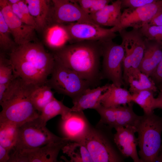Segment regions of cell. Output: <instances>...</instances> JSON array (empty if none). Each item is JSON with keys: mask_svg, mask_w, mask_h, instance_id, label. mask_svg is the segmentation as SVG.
<instances>
[{"mask_svg": "<svg viewBox=\"0 0 162 162\" xmlns=\"http://www.w3.org/2000/svg\"><path fill=\"white\" fill-rule=\"evenodd\" d=\"M112 128L104 124L103 130L91 127L80 142L87 148L94 162H123L125 158L121 153L114 142Z\"/></svg>", "mask_w": 162, "mask_h": 162, "instance_id": "obj_5", "label": "cell"}, {"mask_svg": "<svg viewBox=\"0 0 162 162\" xmlns=\"http://www.w3.org/2000/svg\"><path fill=\"white\" fill-rule=\"evenodd\" d=\"M11 31L0 12V47L3 52H10L17 45L10 37Z\"/></svg>", "mask_w": 162, "mask_h": 162, "instance_id": "obj_28", "label": "cell"}, {"mask_svg": "<svg viewBox=\"0 0 162 162\" xmlns=\"http://www.w3.org/2000/svg\"><path fill=\"white\" fill-rule=\"evenodd\" d=\"M127 85H129V91L131 94L145 90L154 92L158 88L149 76L142 72L138 68L132 67L129 69L127 74Z\"/></svg>", "mask_w": 162, "mask_h": 162, "instance_id": "obj_20", "label": "cell"}, {"mask_svg": "<svg viewBox=\"0 0 162 162\" xmlns=\"http://www.w3.org/2000/svg\"><path fill=\"white\" fill-rule=\"evenodd\" d=\"M20 127L10 122H0V145L11 151L17 141Z\"/></svg>", "mask_w": 162, "mask_h": 162, "instance_id": "obj_25", "label": "cell"}, {"mask_svg": "<svg viewBox=\"0 0 162 162\" xmlns=\"http://www.w3.org/2000/svg\"><path fill=\"white\" fill-rule=\"evenodd\" d=\"M153 92L145 90L132 94V102L138 104L143 110L144 113L148 114L153 112L155 100Z\"/></svg>", "mask_w": 162, "mask_h": 162, "instance_id": "obj_27", "label": "cell"}, {"mask_svg": "<svg viewBox=\"0 0 162 162\" xmlns=\"http://www.w3.org/2000/svg\"><path fill=\"white\" fill-rule=\"evenodd\" d=\"M0 12L17 45L35 41L36 29L21 21L13 12L11 4L8 0H0Z\"/></svg>", "mask_w": 162, "mask_h": 162, "instance_id": "obj_13", "label": "cell"}, {"mask_svg": "<svg viewBox=\"0 0 162 162\" xmlns=\"http://www.w3.org/2000/svg\"><path fill=\"white\" fill-rule=\"evenodd\" d=\"M147 23L150 25L162 26V10L155 15Z\"/></svg>", "mask_w": 162, "mask_h": 162, "instance_id": "obj_38", "label": "cell"}, {"mask_svg": "<svg viewBox=\"0 0 162 162\" xmlns=\"http://www.w3.org/2000/svg\"><path fill=\"white\" fill-rule=\"evenodd\" d=\"M145 38L155 41L162 45V26H152L146 23L139 29Z\"/></svg>", "mask_w": 162, "mask_h": 162, "instance_id": "obj_30", "label": "cell"}, {"mask_svg": "<svg viewBox=\"0 0 162 162\" xmlns=\"http://www.w3.org/2000/svg\"><path fill=\"white\" fill-rule=\"evenodd\" d=\"M161 0H120L122 8H136L155 3Z\"/></svg>", "mask_w": 162, "mask_h": 162, "instance_id": "obj_31", "label": "cell"}, {"mask_svg": "<svg viewBox=\"0 0 162 162\" xmlns=\"http://www.w3.org/2000/svg\"><path fill=\"white\" fill-rule=\"evenodd\" d=\"M29 12L34 18L38 30H42L50 20L52 8L47 0H25Z\"/></svg>", "mask_w": 162, "mask_h": 162, "instance_id": "obj_22", "label": "cell"}, {"mask_svg": "<svg viewBox=\"0 0 162 162\" xmlns=\"http://www.w3.org/2000/svg\"><path fill=\"white\" fill-rule=\"evenodd\" d=\"M159 108L162 110V92H160L158 97L156 98L153 109Z\"/></svg>", "mask_w": 162, "mask_h": 162, "instance_id": "obj_39", "label": "cell"}, {"mask_svg": "<svg viewBox=\"0 0 162 162\" xmlns=\"http://www.w3.org/2000/svg\"><path fill=\"white\" fill-rule=\"evenodd\" d=\"M113 0H94L90 9L89 14L98 11L102 9Z\"/></svg>", "mask_w": 162, "mask_h": 162, "instance_id": "obj_34", "label": "cell"}, {"mask_svg": "<svg viewBox=\"0 0 162 162\" xmlns=\"http://www.w3.org/2000/svg\"><path fill=\"white\" fill-rule=\"evenodd\" d=\"M120 0H116L100 10L90 14L91 19L96 25L101 26H116L119 24L122 15Z\"/></svg>", "mask_w": 162, "mask_h": 162, "instance_id": "obj_18", "label": "cell"}, {"mask_svg": "<svg viewBox=\"0 0 162 162\" xmlns=\"http://www.w3.org/2000/svg\"><path fill=\"white\" fill-rule=\"evenodd\" d=\"M150 77L154 82L157 86L162 84V57L159 63Z\"/></svg>", "mask_w": 162, "mask_h": 162, "instance_id": "obj_33", "label": "cell"}, {"mask_svg": "<svg viewBox=\"0 0 162 162\" xmlns=\"http://www.w3.org/2000/svg\"><path fill=\"white\" fill-rule=\"evenodd\" d=\"M9 56L14 74L28 83L37 86L46 84L55 63L53 54L36 41L17 45Z\"/></svg>", "mask_w": 162, "mask_h": 162, "instance_id": "obj_1", "label": "cell"}, {"mask_svg": "<svg viewBox=\"0 0 162 162\" xmlns=\"http://www.w3.org/2000/svg\"><path fill=\"white\" fill-rule=\"evenodd\" d=\"M17 0L18 2V1H20V0Z\"/></svg>", "mask_w": 162, "mask_h": 162, "instance_id": "obj_44", "label": "cell"}, {"mask_svg": "<svg viewBox=\"0 0 162 162\" xmlns=\"http://www.w3.org/2000/svg\"><path fill=\"white\" fill-rule=\"evenodd\" d=\"M72 0V1H75V2H76V0Z\"/></svg>", "mask_w": 162, "mask_h": 162, "instance_id": "obj_43", "label": "cell"}, {"mask_svg": "<svg viewBox=\"0 0 162 162\" xmlns=\"http://www.w3.org/2000/svg\"><path fill=\"white\" fill-rule=\"evenodd\" d=\"M110 84L85 90L81 94L72 100L73 105L71 108L74 111H83L88 109L96 110L101 105L104 93L108 88Z\"/></svg>", "mask_w": 162, "mask_h": 162, "instance_id": "obj_17", "label": "cell"}, {"mask_svg": "<svg viewBox=\"0 0 162 162\" xmlns=\"http://www.w3.org/2000/svg\"><path fill=\"white\" fill-rule=\"evenodd\" d=\"M52 89L46 84L36 86L32 91L31 99L35 108L40 113L45 106L55 97Z\"/></svg>", "mask_w": 162, "mask_h": 162, "instance_id": "obj_26", "label": "cell"}, {"mask_svg": "<svg viewBox=\"0 0 162 162\" xmlns=\"http://www.w3.org/2000/svg\"><path fill=\"white\" fill-rule=\"evenodd\" d=\"M124 51L122 44L112 40L102 42V78H106L119 87L124 84L122 66Z\"/></svg>", "mask_w": 162, "mask_h": 162, "instance_id": "obj_8", "label": "cell"}, {"mask_svg": "<svg viewBox=\"0 0 162 162\" xmlns=\"http://www.w3.org/2000/svg\"><path fill=\"white\" fill-rule=\"evenodd\" d=\"M71 111V108L65 106L63 100H58L55 98L48 103L40 113L39 117L45 124L51 118L60 115L61 119L66 117Z\"/></svg>", "mask_w": 162, "mask_h": 162, "instance_id": "obj_24", "label": "cell"}, {"mask_svg": "<svg viewBox=\"0 0 162 162\" xmlns=\"http://www.w3.org/2000/svg\"><path fill=\"white\" fill-rule=\"evenodd\" d=\"M135 128L142 162H156L161 146L162 117L153 112L140 116Z\"/></svg>", "mask_w": 162, "mask_h": 162, "instance_id": "obj_4", "label": "cell"}, {"mask_svg": "<svg viewBox=\"0 0 162 162\" xmlns=\"http://www.w3.org/2000/svg\"><path fill=\"white\" fill-rule=\"evenodd\" d=\"M11 152V150L0 145V162H9Z\"/></svg>", "mask_w": 162, "mask_h": 162, "instance_id": "obj_36", "label": "cell"}, {"mask_svg": "<svg viewBox=\"0 0 162 162\" xmlns=\"http://www.w3.org/2000/svg\"><path fill=\"white\" fill-rule=\"evenodd\" d=\"M61 25L70 44L89 40L103 42L113 40L117 36L112 27L106 28L90 23L74 22Z\"/></svg>", "mask_w": 162, "mask_h": 162, "instance_id": "obj_10", "label": "cell"}, {"mask_svg": "<svg viewBox=\"0 0 162 162\" xmlns=\"http://www.w3.org/2000/svg\"><path fill=\"white\" fill-rule=\"evenodd\" d=\"M94 0H76L80 7L86 12L89 14L90 9Z\"/></svg>", "mask_w": 162, "mask_h": 162, "instance_id": "obj_37", "label": "cell"}, {"mask_svg": "<svg viewBox=\"0 0 162 162\" xmlns=\"http://www.w3.org/2000/svg\"><path fill=\"white\" fill-rule=\"evenodd\" d=\"M60 127L63 137L69 141L79 142L84 139L91 128L83 111H71L61 119Z\"/></svg>", "mask_w": 162, "mask_h": 162, "instance_id": "obj_15", "label": "cell"}, {"mask_svg": "<svg viewBox=\"0 0 162 162\" xmlns=\"http://www.w3.org/2000/svg\"><path fill=\"white\" fill-rule=\"evenodd\" d=\"M8 0L11 4L16 3H17L18 2V1L17 0Z\"/></svg>", "mask_w": 162, "mask_h": 162, "instance_id": "obj_41", "label": "cell"}, {"mask_svg": "<svg viewBox=\"0 0 162 162\" xmlns=\"http://www.w3.org/2000/svg\"><path fill=\"white\" fill-rule=\"evenodd\" d=\"M114 134V140L118 148L125 158L130 157L134 162H142L137 150V138L134 127H118Z\"/></svg>", "mask_w": 162, "mask_h": 162, "instance_id": "obj_16", "label": "cell"}, {"mask_svg": "<svg viewBox=\"0 0 162 162\" xmlns=\"http://www.w3.org/2000/svg\"><path fill=\"white\" fill-rule=\"evenodd\" d=\"M46 125L39 116L20 126L16 143L11 151L20 152L65 139L53 134L47 128Z\"/></svg>", "mask_w": 162, "mask_h": 162, "instance_id": "obj_6", "label": "cell"}, {"mask_svg": "<svg viewBox=\"0 0 162 162\" xmlns=\"http://www.w3.org/2000/svg\"><path fill=\"white\" fill-rule=\"evenodd\" d=\"M118 32L124 51L122 63L123 76L124 82L126 84L127 74L129 69L131 67H139L146 48V39L139 29L132 28L129 31L124 29Z\"/></svg>", "mask_w": 162, "mask_h": 162, "instance_id": "obj_9", "label": "cell"}, {"mask_svg": "<svg viewBox=\"0 0 162 162\" xmlns=\"http://www.w3.org/2000/svg\"><path fill=\"white\" fill-rule=\"evenodd\" d=\"M156 162H162V143L160 151L157 158Z\"/></svg>", "mask_w": 162, "mask_h": 162, "instance_id": "obj_40", "label": "cell"}, {"mask_svg": "<svg viewBox=\"0 0 162 162\" xmlns=\"http://www.w3.org/2000/svg\"><path fill=\"white\" fill-rule=\"evenodd\" d=\"M132 94L129 91L112 83L103 94L101 104L107 107L126 105L132 102Z\"/></svg>", "mask_w": 162, "mask_h": 162, "instance_id": "obj_21", "label": "cell"}, {"mask_svg": "<svg viewBox=\"0 0 162 162\" xmlns=\"http://www.w3.org/2000/svg\"><path fill=\"white\" fill-rule=\"evenodd\" d=\"M162 57V45L155 41L146 39L143 56L138 68L142 72L150 76Z\"/></svg>", "mask_w": 162, "mask_h": 162, "instance_id": "obj_19", "label": "cell"}, {"mask_svg": "<svg viewBox=\"0 0 162 162\" xmlns=\"http://www.w3.org/2000/svg\"><path fill=\"white\" fill-rule=\"evenodd\" d=\"M102 42L83 41L66 45L53 51L55 60L76 73L91 85L98 84L100 71Z\"/></svg>", "mask_w": 162, "mask_h": 162, "instance_id": "obj_2", "label": "cell"}, {"mask_svg": "<svg viewBox=\"0 0 162 162\" xmlns=\"http://www.w3.org/2000/svg\"><path fill=\"white\" fill-rule=\"evenodd\" d=\"M16 77L14 74L12 67L9 58L4 53L0 54V84L9 83Z\"/></svg>", "mask_w": 162, "mask_h": 162, "instance_id": "obj_29", "label": "cell"}, {"mask_svg": "<svg viewBox=\"0 0 162 162\" xmlns=\"http://www.w3.org/2000/svg\"><path fill=\"white\" fill-rule=\"evenodd\" d=\"M37 86L16 77L0 94V122H10L21 126L38 117L31 100V93Z\"/></svg>", "mask_w": 162, "mask_h": 162, "instance_id": "obj_3", "label": "cell"}, {"mask_svg": "<svg viewBox=\"0 0 162 162\" xmlns=\"http://www.w3.org/2000/svg\"><path fill=\"white\" fill-rule=\"evenodd\" d=\"M69 141L64 140L52 142L32 149L20 152H13L11 162H56L59 153L63 147Z\"/></svg>", "mask_w": 162, "mask_h": 162, "instance_id": "obj_14", "label": "cell"}, {"mask_svg": "<svg viewBox=\"0 0 162 162\" xmlns=\"http://www.w3.org/2000/svg\"><path fill=\"white\" fill-rule=\"evenodd\" d=\"M11 6L13 12L21 21L23 23L29 25L27 20L21 12L17 2L11 4Z\"/></svg>", "mask_w": 162, "mask_h": 162, "instance_id": "obj_35", "label": "cell"}, {"mask_svg": "<svg viewBox=\"0 0 162 162\" xmlns=\"http://www.w3.org/2000/svg\"><path fill=\"white\" fill-rule=\"evenodd\" d=\"M50 21L54 24L63 25L74 22L95 24L90 14L84 11L75 1L71 0H51Z\"/></svg>", "mask_w": 162, "mask_h": 162, "instance_id": "obj_11", "label": "cell"}, {"mask_svg": "<svg viewBox=\"0 0 162 162\" xmlns=\"http://www.w3.org/2000/svg\"><path fill=\"white\" fill-rule=\"evenodd\" d=\"M62 150L69 158V162H93L87 148L81 142L69 141L63 147Z\"/></svg>", "mask_w": 162, "mask_h": 162, "instance_id": "obj_23", "label": "cell"}, {"mask_svg": "<svg viewBox=\"0 0 162 162\" xmlns=\"http://www.w3.org/2000/svg\"><path fill=\"white\" fill-rule=\"evenodd\" d=\"M20 10L24 17L27 20L29 26L34 27L36 30L38 27L33 17L31 14L27 5L23 0H20L17 2Z\"/></svg>", "mask_w": 162, "mask_h": 162, "instance_id": "obj_32", "label": "cell"}, {"mask_svg": "<svg viewBox=\"0 0 162 162\" xmlns=\"http://www.w3.org/2000/svg\"><path fill=\"white\" fill-rule=\"evenodd\" d=\"M160 92H162V84L158 86Z\"/></svg>", "mask_w": 162, "mask_h": 162, "instance_id": "obj_42", "label": "cell"}, {"mask_svg": "<svg viewBox=\"0 0 162 162\" xmlns=\"http://www.w3.org/2000/svg\"><path fill=\"white\" fill-rule=\"evenodd\" d=\"M162 10V0L136 8H127L122 13L119 24L112 27L115 32L128 27L139 29Z\"/></svg>", "mask_w": 162, "mask_h": 162, "instance_id": "obj_12", "label": "cell"}, {"mask_svg": "<svg viewBox=\"0 0 162 162\" xmlns=\"http://www.w3.org/2000/svg\"><path fill=\"white\" fill-rule=\"evenodd\" d=\"M51 76L46 84L72 100L90 88V84L76 73L55 60Z\"/></svg>", "mask_w": 162, "mask_h": 162, "instance_id": "obj_7", "label": "cell"}]
</instances>
